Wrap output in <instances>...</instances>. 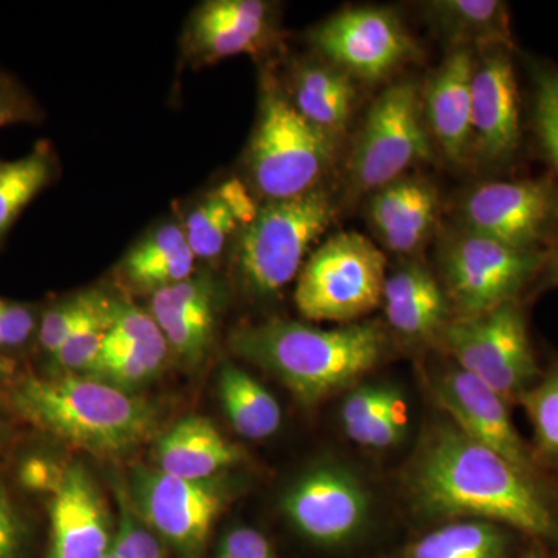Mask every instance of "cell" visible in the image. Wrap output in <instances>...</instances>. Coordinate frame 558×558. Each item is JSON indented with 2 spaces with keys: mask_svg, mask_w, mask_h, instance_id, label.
I'll use <instances>...</instances> for the list:
<instances>
[{
  "mask_svg": "<svg viewBox=\"0 0 558 558\" xmlns=\"http://www.w3.org/2000/svg\"><path fill=\"white\" fill-rule=\"evenodd\" d=\"M402 488L411 513L425 523L492 521L558 554V486L521 472L446 414L425 428Z\"/></svg>",
  "mask_w": 558,
  "mask_h": 558,
  "instance_id": "cell-1",
  "label": "cell"
},
{
  "mask_svg": "<svg viewBox=\"0 0 558 558\" xmlns=\"http://www.w3.org/2000/svg\"><path fill=\"white\" fill-rule=\"evenodd\" d=\"M230 348L238 357L277 377L301 405L311 409L376 368L387 349V333L377 322L322 329L267 319L234 330Z\"/></svg>",
  "mask_w": 558,
  "mask_h": 558,
  "instance_id": "cell-2",
  "label": "cell"
},
{
  "mask_svg": "<svg viewBox=\"0 0 558 558\" xmlns=\"http://www.w3.org/2000/svg\"><path fill=\"white\" fill-rule=\"evenodd\" d=\"M11 403L33 427L94 457H126L159 429L148 400L83 374L27 377L13 388Z\"/></svg>",
  "mask_w": 558,
  "mask_h": 558,
  "instance_id": "cell-3",
  "label": "cell"
},
{
  "mask_svg": "<svg viewBox=\"0 0 558 558\" xmlns=\"http://www.w3.org/2000/svg\"><path fill=\"white\" fill-rule=\"evenodd\" d=\"M336 140L312 126L288 94L270 83L263 92L250 140L247 165L253 190L266 202L293 199L322 189L332 167Z\"/></svg>",
  "mask_w": 558,
  "mask_h": 558,
  "instance_id": "cell-4",
  "label": "cell"
},
{
  "mask_svg": "<svg viewBox=\"0 0 558 558\" xmlns=\"http://www.w3.org/2000/svg\"><path fill=\"white\" fill-rule=\"evenodd\" d=\"M337 205L318 189L293 199L267 202L238 236L236 270L252 295L271 296L304 266L311 245L332 226Z\"/></svg>",
  "mask_w": 558,
  "mask_h": 558,
  "instance_id": "cell-5",
  "label": "cell"
},
{
  "mask_svg": "<svg viewBox=\"0 0 558 558\" xmlns=\"http://www.w3.org/2000/svg\"><path fill=\"white\" fill-rule=\"evenodd\" d=\"M387 256L357 231L332 234L304 263L296 310L311 322L357 323L381 303Z\"/></svg>",
  "mask_w": 558,
  "mask_h": 558,
  "instance_id": "cell-6",
  "label": "cell"
},
{
  "mask_svg": "<svg viewBox=\"0 0 558 558\" xmlns=\"http://www.w3.org/2000/svg\"><path fill=\"white\" fill-rule=\"evenodd\" d=\"M546 253L509 247L468 230L444 238L439 247L440 284L453 318H476L520 301L542 274Z\"/></svg>",
  "mask_w": 558,
  "mask_h": 558,
  "instance_id": "cell-7",
  "label": "cell"
},
{
  "mask_svg": "<svg viewBox=\"0 0 558 558\" xmlns=\"http://www.w3.org/2000/svg\"><path fill=\"white\" fill-rule=\"evenodd\" d=\"M438 341L458 368L483 381L508 405L519 403L543 373L520 301L481 317L451 318Z\"/></svg>",
  "mask_w": 558,
  "mask_h": 558,
  "instance_id": "cell-8",
  "label": "cell"
},
{
  "mask_svg": "<svg viewBox=\"0 0 558 558\" xmlns=\"http://www.w3.org/2000/svg\"><path fill=\"white\" fill-rule=\"evenodd\" d=\"M429 157L421 94L413 81H399L369 106L354 140L348 168L352 190L374 193Z\"/></svg>",
  "mask_w": 558,
  "mask_h": 558,
  "instance_id": "cell-9",
  "label": "cell"
},
{
  "mask_svg": "<svg viewBox=\"0 0 558 558\" xmlns=\"http://www.w3.org/2000/svg\"><path fill=\"white\" fill-rule=\"evenodd\" d=\"M281 509L300 537L330 553L357 548L373 524L368 487L340 462H319L306 470L286 490Z\"/></svg>",
  "mask_w": 558,
  "mask_h": 558,
  "instance_id": "cell-10",
  "label": "cell"
},
{
  "mask_svg": "<svg viewBox=\"0 0 558 558\" xmlns=\"http://www.w3.org/2000/svg\"><path fill=\"white\" fill-rule=\"evenodd\" d=\"M132 509L178 558H199L231 488L220 476L183 480L138 465L126 488Z\"/></svg>",
  "mask_w": 558,
  "mask_h": 558,
  "instance_id": "cell-11",
  "label": "cell"
},
{
  "mask_svg": "<svg viewBox=\"0 0 558 558\" xmlns=\"http://www.w3.org/2000/svg\"><path fill=\"white\" fill-rule=\"evenodd\" d=\"M326 62L352 80H387L417 57V47L395 11L355 7L333 14L312 32Z\"/></svg>",
  "mask_w": 558,
  "mask_h": 558,
  "instance_id": "cell-12",
  "label": "cell"
},
{
  "mask_svg": "<svg viewBox=\"0 0 558 558\" xmlns=\"http://www.w3.org/2000/svg\"><path fill=\"white\" fill-rule=\"evenodd\" d=\"M558 215V194L545 179L483 183L462 202V229L520 250H538Z\"/></svg>",
  "mask_w": 558,
  "mask_h": 558,
  "instance_id": "cell-13",
  "label": "cell"
},
{
  "mask_svg": "<svg viewBox=\"0 0 558 558\" xmlns=\"http://www.w3.org/2000/svg\"><path fill=\"white\" fill-rule=\"evenodd\" d=\"M433 396L444 414L469 438L508 459L532 478L557 486L532 447L521 438L508 403L483 381L454 366L433 380Z\"/></svg>",
  "mask_w": 558,
  "mask_h": 558,
  "instance_id": "cell-14",
  "label": "cell"
},
{
  "mask_svg": "<svg viewBox=\"0 0 558 558\" xmlns=\"http://www.w3.org/2000/svg\"><path fill=\"white\" fill-rule=\"evenodd\" d=\"M116 529L94 476L81 464L65 468L50 505L47 558H108Z\"/></svg>",
  "mask_w": 558,
  "mask_h": 558,
  "instance_id": "cell-15",
  "label": "cell"
},
{
  "mask_svg": "<svg viewBox=\"0 0 558 558\" xmlns=\"http://www.w3.org/2000/svg\"><path fill=\"white\" fill-rule=\"evenodd\" d=\"M519 142V90L509 50H484L472 80V148L483 160L499 161Z\"/></svg>",
  "mask_w": 558,
  "mask_h": 558,
  "instance_id": "cell-16",
  "label": "cell"
},
{
  "mask_svg": "<svg viewBox=\"0 0 558 558\" xmlns=\"http://www.w3.org/2000/svg\"><path fill=\"white\" fill-rule=\"evenodd\" d=\"M270 7L259 0H209L194 11L186 46L194 60L216 62L256 53L271 38Z\"/></svg>",
  "mask_w": 558,
  "mask_h": 558,
  "instance_id": "cell-17",
  "label": "cell"
},
{
  "mask_svg": "<svg viewBox=\"0 0 558 558\" xmlns=\"http://www.w3.org/2000/svg\"><path fill=\"white\" fill-rule=\"evenodd\" d=\"M149 314L168 348L186 365H199L215 341L219 290L209 278L191 277L154 292Z\"/></svg>",
  "mask_w": 558,
  "mask_h": 558,
  "instance_id": "cell-18",
  "label": "cell"
},
{
  "mask_svg": "<svg viewBox=\"0 0 558 558\" xmlns=\"http://www.w3.org/2000/svg\"><path fill=\"white\" fill-rule=\"evenodd\" d=\"M472 50H451L425 86L422 110L429 137L453 161L472 149Z\"/></svg>",
  "mask_w": 558,
  "mask_h": 558,
  "instance_id": "cell-19",
  "label": "cell"
},
{
  "mask_svg": "<svg viewBox=\"0 0 558 558\" xmlns=\"http://www.w3.org/2000/svg\"><path fill=\"white\" fill-rule=\"evenodd\" d=\"M368 216L392 253L411 255L428 240L439 216L438 190L421 178H400L374 191Z\"/></svg>",
  "mask_w": 558,
  "mask_h": 558,
  "instance_id": "cell-20",
  "label": "cell"
},
{
  "mask_svg": "<svg viewBox=\"0 0 558 558\" xmlns=\"http://www.w3.org/2000/svg\"><path fill=\"white\" fill-rule=\"evenodd\" d=\"M381 303L391 329L410 340L438 339L451 319L446 290L418 263L403 264L387 275Z\"/></svg>",
  "mask_w": 558,
  "mask_h": 558,
  "instance_id": "cell-21",
  "label": "cell"
},
{
  "mask_svg": "<svg viewBox=\"0 0 558 558\" xmlns=\"http://www.w3.org/2000/svg\"><path fill=\"white\" fill-rule=\"evenodd\" d=\"M245 451L204 416L179 421L157 440V469L183 480H211L240 464Z\"/></svg>",
  "mask_w": 558,
  "mask_h": 558,
  "instance_id": "cell-22",
  "label": "cell"
},
{
  "mask_svg": "<svg viewBox=\"0 0 558 558\" xmlns=\"http://www.w3.org/2000/svg\"><path fill=\"white\" fill-rule=\"evenodd\" d=\"M288 92L300 116L337 142L354 109V80L329 62H301L292 70Z\"/></svg>",
  "mask_w": 558,
  "mask_h": 558,
  "instance_id": "cell-23",
  "label": "cell"
},
{
  "mask_svg": "<svg viewBox=\"0 0 558 558\" xmlns=\"http://www.w3.org/2000/svg\"><path fill=\"white\" fill-rule=\"evenodd\" d=\"M512 529L484 520H451L387 558H517L524 546Z\"/></svg>",
  "mask_w": 558,
  "mask_h": 558,
  "instance_id": "cell-24",
  "label": "cell"
},
{
  "mask_svg": "<svg viewBox=\"0 0 558 558\" xmlns=\"http://www.w3.org/2000/svg\"><path fill=\"white\" fill-rule=\"evenodd\" d=\"M258 205L247 185L229 180L209 191L186 218V240L196 259L213 260L222 255L234 236L255 219Z\"/></svg>",
  "mask_w": 558,
  "mask_h": 558,
  "instance_id": "cell-25",
  "label": "cell"
},
{
  "mask_svg": "<svg viewBox=\"0 0 558 558\" xmlns=\"http://www.w3.org/2000/svg\"><path fill=\"white\" fill-rule=\"evenodd\" d=\"M341 427L349 439L368 449H389L409 429L407 402L395 385L365 384L352 389L341 403Z\"/></svg>",
  "mask_w": 558,
  "mask_h": 558,
  "instance_id": "cell-26",
  "label": "cell"
},
{
  "mask_svg": "<svg viewBox=\"0 0 558 558\" xmlns=\"http://www.w3.org/2000/svg\"><path fill=\"white\" fill-rule=\"evenodd\" d=\"M428 20L453 49L512 47L508 5L498 0H435L425 3Z\"/></svg>",
  "mask_w": 558,
  "mask_h": 558,
  "instance_id": "cell-27",
  "label": "cell"
},
{
  "mask_svg": "<svg viewBox=\"0 0 558 558\" xmlns=\"http://www.w3.org/2000/svg\"><path fill=\"white\" fill-rule=\"evenodd\" d=\"M194 260L183 226L165 223L132 247L121 274L132 288L154 293L193 277Z\"/></svg>",
  "mask_w": 558,
  "mask_h": 558,
  "instance_id": "cell-28",
  "label": "cell"
},
{
  "mask_svg": "<svg viewBox=\"0 0 558 558\" xmlns=\"http://www.w3.org/2000/svg\"><path fill=\"white\" fill-rule=\"evenodd\" d=\"M218 396L231 427L242 438L267 439L281 427L282 411L277 398L233 363L219 371Z\"/></svg>",
  "mask_w": 558,
  "mask_h": 558,
  "instance_id": "cell-29",
  "label": "cell"
},
{
  "mask_svg": "<svg viewBox=\"0 0 558 558\" xmlns=\"http://www.w3.org/2000/svg\"><path fill=\"white\" fill-rule=\"evenodd\" d=\"M53 174V154L39 145L22 159L0 163V238L46 189Z\"/></svg>",
  "mask_w": 558,
  "mask_h": 558,
  "instance_id": "cell-30",
  "label": "cell"
},
{
  "mask_svg": "<svg viewBox=\"0 0 558 558\" xmlns=\"http://www.w3.org/2000/svg\"><path fill=\"white\" fill-rule=\"evenodd\" d=\"M534 432V450L546 470H558V360L519 399Z\"/></svg>",
  "mask_w": 558,
  "mask_h": 558,
  "instance_id": "cell-31",
  "label": "cell"
},
{
  "mask_svg": "<svg viewBox=\"0 0 558 558\" xmlns=\"http://www.w3.org/2000/svg\"><path fill=\"white\" fill-rule=\"evenodd\" d=\"M167 355V340L137 344L113 354L100 355L83 376L131 391L132 388L154 379L163 368Z\"/></svg>",
  "mask_w": 558,
  "mask_h": 558,
  "instance_id": "cell-32",
  "label": "cell"
},
{
  "mask_svg": "<svg viewBox=\"0 0 558 558\" xmlns=\"http://www.w3.org/2000/svg\"><path fill=\"white\" fill-rule=\"evenodd\" d=\"M113 307H116V301L100 295L90 314L83 319L78 328L73 330L68 341L51 355L53 365L58 369L57 376L86 374L87 369L94 365L108 336Z\"/></svg>",
  "mask_w": 558,
  "mask_h": 558,
  "instance_id": "cell-33",
  "label": "cell"
},
{
  "mask_svg": "<svg viewBox=\"0 0 558 558\" xmlns=\"http://www.w3.org/2000/svg\"><path fill=\"white\" fill-rule=\"evenodd\" d=\"M119 497V520H117L113 553L119 558H174L171 549L132 509L126 488H117Z\"/></svg>",
  "mask_w": 558,
  "mask_h": 558,
  "instance_id": "cell-34",
  "label": "cell"
},
{
  "mask_svg": "<svg viewBox=\"0 0 558 558\" xmlns=\"http://www.w3.org/2000/svg\"><path fill=\"white\" fill-rule=\"evenodd\" d=\"M98 299L100 293H84L47 311L39 325V344L43 351L51 357L90 314Z\"/></svg>",
  "mask_w": 558,
  "mask_h": 558,
  "instance_id": "cell-35",
  "label": "cell"
},
{
  "mask_svg": "<svg viewBox=\"0 0 558 558\" xmlns=\"http://www.w3.org/2000/svg\"><path fill=\"white\" fill-rule=\"evenodd\" d=\"M534 119L539 142L558 171V72L539 73L535 86Z\"/></svg>",
  "mask_w": 558,
  "mask_h": 558,
  "instance_id": "cell-36",
  "label": "cell"
},
{
  "mask_svg": "<svg viewBox=\"0 0 558 558\" xmlns=\"http://www.w3.org/2000/svg\"><path fill=\"white\" fill-rule=\"evenodd\" d=\"M216 558H279L270 539L255 527L236 526L219 539Z\"/></svg>",
  "mask_w": 558,
  "mask_h": 558,
  "instance_id": "cell-37",
  "label": "cell"
},
{
  "mask_svg": "<svg viewBox=\"0 0 558 558\" xmlns=\"http://www.w3.org/2000/svg\"><path fill=\"white\" fill-rule=\"evenodd\" d=\"M28 529L9 490L0 484V558H24Z\"/></svg>",
  "mask_w": 558,
  "mask_h": 558,
  "instance_id": "cell-38",
  "label": "cell"
},
{
  "mask_svg": "<svg viewBox=\"0 0 558 558\" xmlns=\"http://www.w3.org/2000/svg\"><path fill=\"white\" fill-rule=\"evenodd\" d=\"M35 326L31 307L0 299V336L5 349L24 347L35 332Z\"/></svg>",
  "mask_w": 558,
  "mask_h": 558,
  "instance_id": "cell-39",
  "label": "cell"
},
{
  "mask_svg": "<svg viewBox=\"0 0 558 558\" xmlns=\"http://www.w3.org/2000/svg\"><path fill=\"white\" fill-rule=\"evenodd\" d=\"M64 472L65 468H60L50 459L32 458L21 468V481L32 490L53 494L60 486Z\"/></svg>",
  "mask_w": 558,
  "mask_h": 558,
  "instance_id": "cell-40",
  "label": "cell"
},
{
  "mask_svg": "<svg viewBox=\"0 0 558 558\" xmlns=\"http://www.w3.org/2000/svg\"><path fill=\"white\" fill-rule=\"evenodd\" d=\"M32 117L31 105L21 92L14 89L9 81L0 80V128L31 120Z\"/></svg>",
  "mask_w": 558,
  "mask_h": 558,
  "instance_id": "cell-41",
  "label": "cell"
},
{
  "mask_svg": "<svg viewBox=\"0 0 558 558\" xmlns=\"http://www.w3.org/2000/svg\"><path fill=\"white\" fill-rule=\"evenodd\" d=\"M543 286H558V241L549 253H546L545 264L542 269Z\"/></svg>",
  "mask_w": 558,
  "mask_h": 558,
  "instance_id": "cell-42",
  "label": "cell"
},
{
  "mask_svg": "<svg viewBox=\"0 0 558 558\" xmlns=\"http://www.w3.org/2000/svg\"><path fill=\"white\" fill-rule=\"evenodd\" d=\"M517 558H558V554L539 543L529 542Z\"/></svg>",
  "mask_w": 558,
  "mask_h": 558,
  "instance_id": "cell-43",
  "label": "cell"
},
{
  "mask_svg": "<svg viewBox=\"0 0 558 558\" xmlns=\"http://www.w3.org/2000/svg\"><path fill=\"white\" fill-rule=\"evenodd\" d=\"M11 371H13V368H11V363L9 362V360L0 355V379L10 376Z\"/></svg>",
  "mask_w": 558,
  "mask_h": 558,
  "instance_id": "cell-44",
  "label": "cell"
},
{
  "mask_svg": "<svg viewBox=\"0 0 558 558\" xmlns=\"http://www.w3.org/2000/svg\"><path fill=\"white\" fill-rule=\"evenodd\" d=\"M108 558H119V557H117V554L113 553V550H112V554H110V556Z\"/></svg>",
  "mask_w": 558,
  "mask_h": 558,
  "instance_id": "cell-45",
  "label": "cell"
},
{
  "mask_svg": "<svg viewBox=\"0 0 558 558\" xmlns=\"http://www.w3.org/2000/svg\"><path fill=\"white\" fill-rule=\"evenodd\" d=\"M0 409H2V402H0Z\"/></svg>",
  "mask_w": 558,
  "mask_h": 558,
  "instance_id": "cell-46",
  "label": "cell"
}]
</instances>
